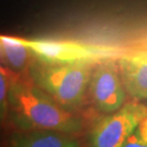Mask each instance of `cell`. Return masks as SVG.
I'll return each instance as SVG.
<instances>
[{"mask_svg": "<svg viewBox=\"0 0 147 147\" xmlns=\"http://www.w3.org/2000/svg\"><path fill=\"white\" fill-rule=\"evenodd\" d=\"M8 112L13 123L23 131L53 130L75 134L83 127L75 112L64 109L30 78L25 80L14 73L9 88Z\"/></svg>", "mask_w": 147, "mask_h": 147, "instance_id": "obj_1", "label": "cell"}, {"mask_svg": "<svg viewBox=\"0 0 147 147\" xmlns=\"http://www.w3.org/2000/svg\"><path fill=\"white\" fill-rule=\"evenodd\" d=\"M95 64L96 62L46 63L34 58L28 78L64 109L75 112L88 96Z\"/></svg>", "mask_w": 147, "mask_h": 147, "instance_id": "obj_2", "label": "cell"}, {"mask_svg": "<svg viewBox=\"0 0 147 147\" xmlns=\"http://www.w3.org/2000/svg\"><path fill=\"white\" fill-rule=\"evenodd\" d=\"M21 39L30 48L34 58L46 63L98 62L104 59L115 58L118 53L116 48L72 40Z\"/></svg>", "mask_w": 147, "mask_h": 147, "instance_id": "obj_3", "label": "cell"}, {"mask_svg": "<svg viewBox=\"0 0 147 147\" xmlns=\"http://www.w3.org/2000/svg\"><path fill=\"white\" fill-rule=\"evenodd\" d=\"M147 117V106L137 100L125 102L119 110L106 115L93 126L90 147H123L132 132Z\"/></svg>", "mask_w": 147, "mask_h": 147, "instance_id": "obj_4", "label": "cell"}, {"mask_svg": "<svg viewBox=\"0 0 147 147\" xmlns=\"http://www.w3.org/2000/svg\"><path fill=\"white\" fill-rule=\"evenodd\" d=\"M126 90L115 58L100 60L94 65L88 86V98L102 115L119 110L126 101Z\"/></svg>", "mask_w": 147, "mask_h": 147, "instance_id": "obj_5", "label": "cell"}, {"mask_svg": "<svg viewBox=\"0 0 147 147\" xmlns=\"http://www.w3.org/2000/svg\"><path fill=\"white\" fill-rule=\"evenodd\" d=\"M117 62L126 94L133 100H146L147 49H135L122 53Z\"/></svg>", "mask_w": 147, "mask_h": 147, "instance_id": "obj_6", "label": "cell"}, {"mask_svg": "<svg viewBox=\"0 0 147 147\" xmlns=\"http://www.w3.org/2000/svg\"><path fill=\"white\" fill-rule=\"evenodd\" d=\"M12 147H81L79 141L64 132L53 130H26L12 137Z\"/></svg>", "mask_w": 147, "mask_h": 147, "instance_id": "obj_7", "label": "cell"}, {"mask_svg": "<svg viewBox=\"0 0 147 147\" xmlns=\"http://www.w3.org/2000/svg\"><path fill=\"white\" fill-rule=\"evenodd\" d=\"M1 63L11 72L25 78L34 60V56L21 38L0 35Z\"/></svg>", "mask_w": 147, "mask_h": 147, "instance_id": "obj_8", "label": "cell"}, {"mask_svg": "<svg viewBox=\"0 0 147 147\" xmlns=\"http://www.w3.org/2000/svg\"><path fill=\"white\" fill-rule=\"evenodd\" d=\"M13 72L0 64V120L5 119L9 109V88Z\"/></svg>", "mask_w": 147, "mask_h": 147, "instance_id": "obj_9", "label": "cell"}, {"mask_svg": "<svg viewBox=\"0 0 147 147\" xmlns=\"http://www.w3.org/2000/svg\"><path fill=\"white\" fill-rule=\"evenodd\" d=\"M123 147H147V144L140 137L136 130H134L127 137Z\"/></svg>", "mask_w": 147, "mask_h": 147, "instance_id": "obj_10", "label": "cell"}, {"mask_svg": "<svg viewBox=\"0 0 147 147\" xmlns=\"http://www.w3.org/2000/svg\"><path fill=\"white\" fill-rule=\"evenodd\" d=\"M135 130H136L137 134L140 135V137L147 144V117L144 118V119L140 122V124L136 126Z\"/></svg>", "mask_w": 147, "mask_h": 147, "instance_id": "obj_11", "label": "cell"}, {"mask_svg": "<svg viewBox=\"0 0 147 147\" xmlns=\"http://www.w3.org/2000/svg\"><path fill=\"white\" fill-rule=\"evenodd\" d=\"M0 62H1V48H0Z\"/></svg>", "mask_w": 147, "mask_h": 147, "instance_id": "obj_12", "label": "cell"}]
</instances>
